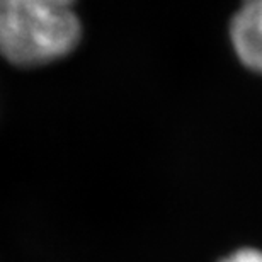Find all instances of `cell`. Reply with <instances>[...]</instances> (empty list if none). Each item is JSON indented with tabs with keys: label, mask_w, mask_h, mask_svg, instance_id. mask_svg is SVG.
Returning <instances> with one entry per match:
<instances>
[{
	"label": "cell",
	"mask_w": 262,
	"mask_h": 262,
	"mask_svg": "<svg viewBox=\"0 0 262 262\" xmlns=\"http://www.w3.org/2000/svg\"><path fill=\"white\" fill-rule=\"evenodd\" d=\"M80 23L72 4L58 0H0V56L31 67L73 50Z\"/></svg>",
	"instance_id": "cell-1"
},
{
	"label": "cell",
	"mask_w": 262,
	"mask_h": 262,
	"mask_svg": "<svg viewBox=\"0 0 262 262\" xmlns=\"http://www.w3.org/2000/svg\"><path fill=\"white\" fill-rule=\"evenodd\" d=\"M232 41L238 58L262 73V0L245 4L232 20Z\"/></svg>",
	"instance_id": "cell-2"
},
{
	"label": "cell",
	"mask_w": 262,
	"mask_h": 262,
	"mask_svg": "<svg viewBox=\"0 0 262 262\" xmlns=\"http://www.w3.org/2000/svg\"><path fill=\"white\" fill-rule=\"evenodd\" d=\"M223 262H262V252L254 249H244L232 254Z\"/></svg>",
	"instance_id": "cell-3"
}]
</instances>
